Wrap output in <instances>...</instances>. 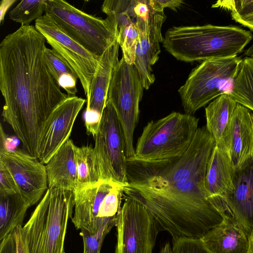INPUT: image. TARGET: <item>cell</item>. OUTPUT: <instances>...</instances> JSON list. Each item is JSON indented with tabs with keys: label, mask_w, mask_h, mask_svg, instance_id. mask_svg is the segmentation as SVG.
Instances as JSON below:
<instances>
[{
	"label": "cell",
	"mask_w": 253,
	"mask_h": 253,
	"mask_svg": "<svg viewBox=\"0 0 253 253\" xmlns=\"http://www.w3.org/2000/svg\"><path fill=\"white\" fill-rule=\"evenodd\" d=\"M215 145L204 126L198 127L181 157L160 163L127 162L123 196L144 204L160 231L168 232L172 240L202 239L222 220L205 186L207 166Z\"/></svg>",
	"instance_id": "cell-1"
},
{
	"label": "cell",
	"mask_w": 253,
	"mask_h": 253,
	"mask_svg": "<svg viewBox=\"0 0 253 253\" xmlns=\"http://www.w3.org/2000/svg\"><path fill=\"white\" fill-rule=\"evenodd\" d=\"M45 42L35 26L29 25L21 26L0 44L1 116L21 142L23 151L36 158L45 122L68 97L47 65Z\"/></svg>",
	"instance_id": "cell-2"
},
{
	"label": "cell",
	"mask_w": 253,
	"mask_h": 253,
	"mask_svg": "<svg viewBox=\"0 0 253 253\" xmlns=\"http://www.w3.org/2000/svg\"><path fill=\"white\" fill-rule=\"evenodd\" d=\"M252 33L239 26H172L163 46L176 59L185 62L237 56L253 40Z\"/></svg>",
	"instance_id": "cell-3"
},
{
	"label": "cell",
	"mask_w": 253,
	"mask_h": 253,
	"mask_svg": "<svg viewBox=\"0 0 253 253\" xmlns=\"http://www.w3.org/2000/svg\"><path fill=\"white\" fill-rule=\"evenodd\" d=\"M74 207L72 191L48 188L22 227L28 253H65L67 224Z\"/></svg>",
	"instance_id": "cell-4"
},
{
	"label": "cell",
	"mask_w": 253,
	"mask_h": 253,
	"mask_svg": "<svg viewBox=\"0 0 253 253\" xmlns=\"http://www.w3.org/2000/svg\"><path fill=\"white\" fill-rule=\"evenodd\" d=\"M198 123L193 115L176 112L148 122L138 139L133 158L127 162L160 163L182 156L192 142Z\"/></svg>",
	"instance_id": "cell-5"
},
{
	"label": "cell",
	"mask_w": 253,
	"mask_h": 253,
	"mask_svg": "<svg viewBox=\"0 0 253 253\" xmlns=\"http://www.w3.org/2000/svg\"><path fill=\"white\" fill-rule=\"evenodd\" d=\"M45 14L73 40L100 58L117 39L116 26L105 19L89 14L65 0H46Z\"/></svg>",
	"instance_id": "cell-6"
},
{
	"label": "cell",
	"mask_w": 253,
	"mask_h": 253,
	"mask_svg": "<svg viewBox=\"0 0 253 253\" xmlns=\"http://www.w3.org/2000/svg\"><path fill=\"white\" fill-rule=\"evenodd\" d=\"M242 60L237 56L209 59L194 68L178 89L185 113L193 115L225 93L223 86L234 79Z\"/></svg>",
	"instance_id": "cell-7"
},
{
	"label": "cell",
	"mask_w": 253,
	"mask_h": 253,
	"mask_svg": "<svg viewBox=\"0 0 253 253\" xmlns=\"http://www.w3.org/2000/svg\"><path fill=\"white\" fill-rule=\"evenodd\" d=\"M143 89L134 65L127 64L122 57L113 73L107 100L114 107L122 129L126 161L135 154L133 134L138 122Z\"/></svg>",
	"instance_id": "cell-8"
},
{
	"label": "cell",
	"mask_w": 253,
	"mask_h": 253,
	"mask_svg": "<svg viewBox=\"0 0 253 253\" xmlns=\"http://www.w3.org/2000/svg\"><path fill=\"white\" fill-rule=\"evenodd\" d=\"M100 181L123 188L127 183V161L122 129L111 103L107 100L94 147Z\"/></svg>",
	"instance_id": "cell-9"
},
{
	"label": "cell",
	"mask_w": 253,
	"mask_h": 253,
	"mask_svg": "<svg viewBox=\"0 0 253 253\" xmlns=\"http://www.w3.org/2000/svg\"><path fill=\"white\" fill-rule=\"evenodd\" d=\"M124 196L117 214L115 253H152L160 232L158 226L144 204Z\"/></svg>",
	"instance_id": "cell-10"
},
{
	"label": "cell",
	"mask_w": 253,
	"mask_h": 253,
	"mask_svg": "<svg viewBox=\"0 0 253 253\" xmlns=\"http://www.w3.org/2000/svg\"><path fill=\"white\" fill-rule=\"evenodd\" d=\"M35 26L52 48L70 64L77 73L86 97L100 58L95 56L67 35L48 15L35 21Z\"/></svg>",
	"instance_id": "cell-11"
},
{
	"label": "cell",
	"mask_w": 253,
	"mask_h": 253,
	"mask_svg": "<svg viewBox=\"0 0 253 253\" xmlns=\"http://www.w3.org/2000/svg\"><path fill=\"white\" fill-rule=\"evenodd\" d=\"M0 161L12 175L22 198L30 207L38 203L48 189L45 165L21 150L0 151Z\"/></svg>",
	"instance_id": "cell-12"
},
{
	"label": "cell",
	"mask_w": 253,
	"mask_h": 253,
	"mask_svg": "<svg viewBox=\"0 0 253 253\" xmlns=\"http://www.w3.org/2000/svg\"><path fill=\"white\" fill-rule=\"evenodd\" d=\"M85 99L77 96L68 97L51 113L42 130L37 158L46 164L69 139L76 118Z\"/></svg>",
	"instance_id": "cell-13"
},
{
	"label": "cell",
	"mask_w": 253,
	"mask_h": 253,
	"mask_svg": "<svg viewBox=\"0 0 253 253\" xmlns=\"http://www.w3.org/2000/svg\"><path fill=\"white\" fill-rule=\"evenodd\" d=\"M166 19L164 11L151 9L145 18H137L135 25L138 30V43L134 65L143 86L148 89L156 80L153 66L158 61L161 53L160 42H163L162 25Z\"/></svg>",
	"instance_id": "cell-14"
},
{
	"label": "cell",
	"mask_w": 253,
	"mask_h": 253,
	"mask_svg": "<svg viewBox=\"0 0 253 253\" xmlns=\"http://www.w3.org/2000/svg\"><path fill=\"white\" fill-rule=\"evenodd\" d=\"M252 112L238 103L224 145L235 170L253 159V126Z\"/></svg>",
	"instance_id": "cell-15"
},
{
	"label": "cell",
	"mask_w": 253,
	"mask_h": 253,
	"mask_svg": "<svg viewBox=\"0 0 253 253\" xmlns=\"http://www.w3.org/2000/svg\"><path fill=\"white\" fill-rule=\"evenodd\" d=\"M220 224L201 239L211 253H248L249 237L226 204L219 209Z\"/></svg>",
	"instance_id": "cell-16"
},
{
	"label": "cell",
	"mask_w": 253,
	"mask_h": 253,
	"mask_svg": "<svg viewBox=\"0 0 253 253\" xmlns=\"http://www.w3.org/2000/svg\"><path fill=\"white\" fill-rule=\"evenodd\" d=\"M116 185L100 181L92 187L73 193L74 212L71 220L77 229L95 234L103 226L99 224L98 216L106 195Z\"/></svg>",
	"instance_id": "cell-17"
},
{
	"label": "cell",
	"mask_w": 253,
	"mask_h": 253,
	"mask_svg": "<svg viewBox=\"0 0 253 253\" xmlns=\"http://www.w3.org/2000/svg\"><path fill=\"white\" fill-rule=\"evenodd\" d=\"M234 189L222 199L249 236L253 229V159L235 170Z\"/></svg>",
	"instance_id": "cell-18"
},
{
	"label": "cell",
	"mask_w": 253,
	"mask_h": 253,
	"mask_svg": "<svg viewBox=\"0 0 253 253\" xmlns=\"http://www.w3.org/2000/svg\"><path fill=\"white\" fill-rule=\"evenodd\" d=\"M235 170L224 147L215 145L208 162L205 186L211 198L223 199L233 189Z\"/></svg>",
	"instance_id": "cell-19"
},
{
	"label": "cell",
	"mask_w": 253,
	"mask_h": 253,
	"mask_svg": "<svg viewBox=\"0 0 253 253\" xmlns=\"http://www.w3.org/2000/svg\"><path fill=\"white\" fill-rule=\"evenodd\" d=\"M76 146L69 139L45 165L48 188L74 192L76 188Z\"/></svg>",
	"instance_id": "cell-20"
},
{
	"label": "cell",
	"mask_w": 253,
	"mask_h": 253,
	"mask_svg": "<svg viewBox=\"0 0 253 253\" xmlns=\"http://www.w3.org/2000/svg\"><path fill=\"white\" fill-rule=\"evenodd\" d=\"M119 46L117 39L101 57L92 81L86 109L94 110L102 114L112 75L120 61Z\"/></svg>",
	"instance_id": "cell-21"
},
{
	"label": "cell",
	"mask_w": 253,
	"mask_h": 253,
	"mask_svg": "<svg viewBox=\"0 0 253 253\" xmlns=\"http://www.w3.org/2000/svg\"><path fill=\"white\" fill-rule=\"evenodd\" d=\"M238 103L227 92L219 95L205 108L206 128L215 145L224 147V139L229 129Z\"/></svg>",
	"instance_id": "cell-22"
},
{
	"label": "cell",
	"mask_w": 253,
	"mask_h": 253,
	"mask_svg": "<svg viewBox=\"0 0 253 253\" xmlns=\"http://www.w3.org/2000/svg\"><path fill=\"white\" fill-rule=\"evenodd\" d=\"M30 207L19 193L0 195V241L22 226Z\"/></svg>",
	"instance_id": "cell-23"
},
{
	"label": "cell",
	"mask_w": 253,
	"mask_h": 253,
	"mask_svg": "<svg viewBox=\"0 0 253 253\" xmlns=\"http://www.w3.org/2000/svg\"><path fill=\"white\" fill-rule=\"evenodd\" d=\"M227 92L238 103L253 112V58H242L231 90Z\"/></svg>",
	"instance_id": "cell-24"
},
{
	"label": "cell",
	"mask_w": 253,
	"mask_h": 253,
	"mask_svg": "<svg viewBox=\"0 0 253 253\" xmlns=\"http://www.w3.org/2000/svg\"><path fill=\"white\" fill-rule=\"evenodd\" d=\"M44 56L47 65L60 87L67 93L68 97L75 96L78 91V76L67 61L53 48L46 47Z\"/></svg>",
	"instance_id": "cell-25"
},
{
	"label": "cell",
	"mask_w": 253,
	"mask_h": 253,
	"mask_svg": "<svg viewBox=\"0 0 253 253\" xmlns=\"http://www.w3.org/2000/svg\"><path fill=\"white\" fill-rule=\"evenodd\" d=\"M75 154L77 182L76 190L74 192L92 187L100 181L94 148L91 145L76 146Z\"/></svg>",
	"instance_id": "cell-26"
},
{
	"label": "cell",
	"mask_w": 253,
	"mask_h": 253,
	"mask_svg": "<svg viewBox=\"0 0 253 253\" xmlns=\"http://www.w3.org/2000/svg\"><path fill=\"white\" fill-rule=\"evenodd\" d=\"M134 0H106L101 9L115 23L118 37L127 26L135 23L136 16L133 6Z\"/></svg>",
	"instance_id": "cell-27"
},
{
	"label": "cell",
	"mask_w": 253,
	"mask_h": 253,
	"mask_svg": "<svg viewBox=\"0 0 253 253\" xmlns=\"http://www.w3.org/2000/svg\"><path fill=\"white\" fill-rule=\"evenodd\" d=\"M211 7L228 11L234 21L253 32V0H218Z\"/></svg>",
	"instance_id": "cell-28"
},
{
	"label": "cell",
	"mask_w": 253,
	"mask_h": 253,
	"mask_svg": "<svg viewBox=\"0 0 253 253\" xmlns=\"http://www.w3.org/2000/svg\"><path fill=\"white\" fill-rule=\"evenodd\" d=\"M46 6V0H22L9 12V16L21 26L29 25L43 15Z\"/></svg>",
	"instance_id": "cell-29"
},
{
	"label": "cell",
	"mask_w": 253,
	"mask_h": 253,
	"mask_svg": "<svg viewBox=\"0 0 253 253\" xmlns=\"http://www.w3.org/2000/svg\"><path fill=\"white\" fill-rule=\"evenodd\" d=\"M139 40L138 32L134 23H132L126 28L117 38L123 52L122 57L127 64L134 63Z\"/></svg>",
	"instance_id": "cell-30"
},
{
	"label": "cell",
	"mask_w": 253,
	"mask_h": 253,
	"mask_svg": "<svg viewBox=\"0 0 253 253\" xmlns=\"http://www.w3.org/2000/svg\"><path fill=\"white\" fill-rule=\"evenodd\" d=\"M117 218V215L102 226L95 234L85 229L81 230L84 244L83 253H100L103 240L112 228L116 225Z\"/></svg>",
	"instance_id": "cell-31"
},
{
	"label": "cell",
	"mask_w": 253,
	"mask_h": 253,
	"mask_svg": "<svg viewBox=\"0 0 253 253\" xmlns=\"http://www.w3.org/2000/svg\"><path fill=\"white\" fill-rule=\"evenodd\" d=\"M173 253H211L201 239L181 238L172 240Z\"/></svg>",
	"instance_id": "cell-32"
},
{
	"label": "cell",
	"mask_w": 253,
	"mask_h": 253,
	"mask_svg": "<svg viewBox=\"0 0 253 253\" xmlns=\"http://www.w3.org/2000/svg\"><path fill=\"white\" fill-rule=\"evenodd\" d=\"M19 193L14 179L9 170L0 161V195Z\"/></svg>",
	"instance_id": "cell-33"
},
{
	"label": "cell",
	"mask_w": 253,
	"mask_h": 253,
	"mask_svg": "<svg viewBox=\"0 0 253 253\" xmlns=\"http://www.w3.org/2000/svg\"><path fill=\"white\" fill-rule=\"evenodd\" d=\"M102 115L97 111L85 109L84 121L87 134L95 137L100 126Z\"/></svg>",
	"instance_id": "cell-34"
},
{
	"label": "cell",
	"mask_w": 253,
	"mask_h": 253,
	"mask_svg": "<svg viewBox=\"0 0 253 253\" xmlns=\"http://www.w3.org/2000/svg\"><path fill=\"white\" fill-rule=\"evenodd\" d=\"M149 3L154 9L158 11H164L165 7L176 11V8H179L184 1L181 0H149Z\"/></svg>",
	"instance_id": "cell-35"
},
{
	"label": "cell",
	"mask_w": 253,
	"mask_h": 253,
	"mask_svg": "<svg viewBox=\"0 0 253 253\" xmlns=\"http://www.w3.org/2000/svg\"><path fill=\"white\" fill-rule=\"evenodd\" d=\"M0 253H17L16 239L13 232L0 241Z\"/></svg>",
	"instance_id": "cell-36"
},
{
	"label": "cell",
	"mask_w": 253,
	"mask_h": 253,
	"mask_svg": "<svg viewBox=\"0 0 253 253\" xmlns=\"http://www.w3.org/2000/svg\"><path fill=\"white\" fill-rule=\"evenodd\" d=\"M13 233L16 239L17 253H28L22 226L17 227Z\"/></svg>",
	"instance_id": "cell-37"
},
{
	"label": "cell",
	"mask_w": 253,
	"mask_h": 253,
	"mask_svg": "<svg viewBox=\"0 0 253 253\" xmlns=\"http://www.w3.org/2000/svg\"><path fill=\"white\" fill-rule=\"evenodd\" d=\"M16 1L15 0H2L0 2V23L2 24L3 18L7 10L12 4Z\"/></svg>",
	"instance_id": "cell-38"
},
{
	"label": "cell",
	"mask_w": 253,
	"mask_h": 253,
	"mask_svg": "<svg viewBox=\"0 0 253 253\" xmlns=\"http://www.w3.org/2000/svg\"><path fill=\"white\" fill-rule=\"evenodd\" d=\"M160 253H173L169 242H167L161 249Z\"/></svg>",
	"instance_id": "cell-39"
},
{
	"label": "cell",
	"mask_w": 253,
	"mask_h": 253,
	"mask_svg": "<svg viewBox=\"0 0 253 253\" xmlns=\"http://www.w3.org/2000/svg\"><path fill=\"white\" fill-rule=\"evenodd\" d=\"M249 237V249L248 253H253V229Z\"/></svg>",
	"instance_id": "cell-40"
},
{
	"label": "cell",
	"mask_w": 253,
	"mask_h": 253,
	"mask_svg": "<svg viewBox=\"0 0 253 253\" xmlns=\"http://www.w3.org/2000/svg\"><path fill=\"white\" fill-rule=\"evenodd\" d=\"M245 54L246 56L253 58V43L245 50Z\"/></svg>",
	"instance_id": "cell-41"
},
{
	"label": "cell",
	"mask_w": 253,
	"mask_h": 253,
	"mask_svg": "<svg viewBox=\"0 0 253 253\" xmlns=\"http://www.w3.org/2000/svg\"><path fill=\"white\" fill-rule=\"evenodd\" d=\"M251 119H252V124H253V113L252 112L251 113Z\"/></svg>",
	"instance_id": "cell-42"
}]
</instances>
